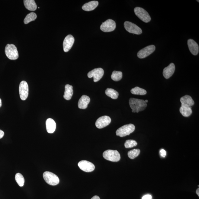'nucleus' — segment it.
Segmentation results:
<instances>
[{"label":"nucleus","mask_w":199,"mask_h":199,"mask_svg":"<svg viewBox=\"0 0 199 199\" xmlns=\"http://www.w3.org/2000/svg\"><path fill=\"white\" fill-rule=\"evenodd\" d=\"M5 53L7 57L10 59L16 60L19 58V53L16 47L13 44L6 45Z\"/></svg>","instance_id":"2"},{"label":"nucleus","mask_w":199,"mask_h":199,"mask_svg":"<svg viewBox=\"0 0 199 199\" xmlns=\"http://www.w3.org/2000/svg\"><path fill=\"white\" fill-rule=\"evenodd\" d=\"M116 28V23L111 19L107 20L100 26V29L104 32H110L113 31Z\"/></svg>","instance_id":"9"},{"label":"nucleus","mask_w":199,"mask_h":199,"mask_svg":"<svg viewBox=\"0 0 199 199\" xmlns=\"http://www.w3.org/2000/svg\"><path fill=\"white\" fill-rule=\"evenodd\" d=\"M129 104L133 113H138L143 111L147 107V104L145 100L133 98H130Z\"/></svg>","instance_id":"1"},{"label":"nucleus","mask_w":199,"mask_h":199,"mask_svg":"<svg viewBox=\"0 0 199 199\" xmlns=\"http://www.w3.org/2000/svg\"><path fill=\"white\" fill-rule=\"evenodd\" d=\"M19 92L20 98L21 100H26L28 95V86L26 82L22 81L20 83Z\"/></svg>","instance_id":"11"},{"label":"nucleus","mask_w":199,"mask_h":199,"mask_svg":"<svg viewBox=\"0 0 199 199\" xmlns=\"http://www.w3.org/2000/svg\"><path fill=\"white\" fill-rule=\"evenodd\" d=\"M135 15L141 21L145 23H148L151 21V18L147 11L143 8H135L134 9Z\"/></svg>","instance_id":"6"},{"label":"nucleus","mask_w":199,"mask_h":199,"mask_svg":"<svg viewBox=\"0 0 199 199\" xmlns=\"http://www.w3.org/2000/svg\"><path fill=\"white\" fill-rule=\"evenodd\" d=\"M106 94L113 99H116L118 98L119 93L117 91L113 88H108L105 91Z\"/></svg>","instance_id":"23"},{"label":"nucleus","mask_w":199,"mask_h":199,"mask_svg":"<svg viewBox=\"0 0 199 199\" xmlns=\"http://www.w3.org/2000/svg\"><path fill=\"white\" fill-rule=\"evenodd\" d=\"M79 167L82 171L86 172H90L94 171L95 169V166L91 162L87 160H82L79 162Z\"/></svg>","instance_id":"12"},{"label":"nucleus","mask_w":199,"mask_h":199,"mask_svg":"<svg viewBox=\"0 0 199 199\" xmlns=\"http://www.w3.org/2000/svg\"><path fill=\"white\" fill-rule=\"evenodd\" d=\"M131 92L133 94L139 95H146L147 93L146 90L143 88L138 87H136L132 88Z\"/></svg>","instance_id":"25"},{"label":"nucleus","mask_w":199,"mask_h":199,"mask_svg":"<svg viewBox=\"0 0 199 199\" xmlns=\"http://www.w3.org/2000/svg\"><path fill=\"white\" fill-rule=\"evenodd\" d=\"M16 181L20 187H23L24 185L25 180L23 175L20 173L16 174L15 175Z\"/></svg>","instance_id":"28"},{"label":"nucleus","mask_w":199,"mask_h":199,"mask_svg":"<svg viewBox=\"0 0 199 199\" xmlns=\"http://www.w3.org/2000/svg\"><path fill=\"white\" fill-rule=\"evenodd\" d=\"M187 44L190 52L194 56H197L199 53V46L197 43L193 39H189Z\"/></svg>","instance_id":"15"},{"label":"nucleus","mask_w":199,"mask_h":199,"mask_svg":"<svg viewBox=\"0 0 199 199\" xmlns=\"http://www.w3.org/2000/svg\"><path fill=\"white\" fill-rule=\"evenodd\" d=\"M91 199H100V197L97 195L94 196Z\"/></svg>","instance_id":"34"},{"label":"nucleus","mask_w":199,"mask_h":199,"mask_svg":"<svg viewBox=\"0 0 199 199\" xmlns=\"http://www.w3.org/2000/svg\"><path fill=\"white\" fill-rule=\"evenodd\" d=\"M135 130V126L133 124L125 125L118 129L116 132L117 136L123 137L133 133Z\"/></svg>","instance_id":"4"},{"label":"nucleus","mask_w":199,"mask_h":199,"mask_svg":"<svg viewBox=\"0 0 199 199\" xmlns=\"http://www.w3.org/2000/svg\"><path fill=\"white\" fill-rule=\"evenodd\" d=\"M180 113L183 116L188 117L192 113L191 107H185L181 106L180 108Z\"/></svg>","instance_id":"24"},{"label":"nucleus","mask_w":199,"mask_h":199,"mask_svg":"<svg viewBox=\"0 0 199 199\" xmlns=\"http://www.w3.org/2000/svg\"><path fill=\"white\" fill-rule=\"evenodd\" d=\"M2 105V100L1 98H0V108H1Z\"/></svg>","instance_id":"36"},{"label":"nucleus","mask_w":199,"mask_h":199,"mask_svg":"<svg viewBox=\"0 0 199 199\" xmlns=\"http://www.w3.org/2000/svg\"><path fill=\"white\" fill-rule=\"evenodd\" d=\"M24 5L27 9L30 11H35L37 8V6L34 0H24Z\"/></svg>","instance_id":"22"},{"label":"nucleus","mask_w":199,"mask_h":199,"mask_svg":"<svg viewBox=\"0 0 199 199\" xmlns=\"http://www.w3.org/2000/svg\"><path fill=\"white\" fill-rule=\"evenodd\" d=\"M103 156L106 160L113 162H118L121 159L120 153L116 150H106L104 152Z\"/></svg>","instance_id":"3"},{"label":"nucleus","mask_w":199,"mask_h":199,"mask_svg":"<svg viewBox=\"0 0 199 199\" xmlns=\"http://www.w3.org/2000/svg\"><path fill=\"white\" fill-rule=\"evenodd\" d=\"M145 102L146 103H148V100H145Z\"/></svg>","instance_id":"37"},{"label":"nucleus","mask_w":199,"mask_h":199,"mask_svg":"<svg viewBox=\"0 0 199 199\" xmlns=\"http://www.w3.org/2000/svg\"><path fill=\"white\" fill-rule=\"evenodd\" d=\"M175 70V66L173 63H170L168 66L164 68L163 71L164 77L166 79L169 78L173 75Z\"/></svg>","instance_id":"16"},{"label":"nucleus","mask_w":199,"mask_h":199,"mask_svg":"<svg viewBox=\"0 0 199 199\" xmlns=\"http://www.w3.org/2000/svg\"><path fill=\"white\" fill-rule=\"evenodd\" d=\"M124 26L127 31L132 34L140 35L143 33L141 28L136 25L130 21H125L124 23Z\"/></svg>","instance_id":"7"},{"label":"nucleus","mask_w":199,"mask_h":199,"mask_svg":"<svg viewBox=\"0 0 199 199\" xmlns=\"http://www.w3.org/2000/svg\"><path fill=\"white\" fill-rule=\"evenodd\" d=\"M90 102V98L86 95H83L79 100L78 103V108L80 109H86Z\"/></svg>","instance_id":"18"},{"label":"nucleus","mask_w":199,"mask_h":199,"mask_svg":"<svg viewBox=\"0 0 199 199\" xmlns=\"http://www.w3.org/2000/svg\"><path fill=\"white\" fill-rule=\"evenodd\" d=\"M75 41L74 38L71 35H68L63 42V49L65 52H68L71 50Z\"/></svg>","instance_id":"14"},{"label":"nucleus","mask_w":199,"mask_h":199,"mask_svg":"<svg viewBox=\"0 0 199 199\" xmlns=\"http://www.w3.org/2000/svg\"><path fill=\"white\" fill-rule=\"evenodd\" d=\"M4 135V133L2 130H0V139L2 138Z\"/></svg>","instance_id":"33"},{"label":"nucleus","mask_w":199,"mask_h":199,"mask_svg":"<svg viewBox=\"0 0 199 199\" xmlns=\"http://www.w3.org/2000/svg\"><path fill=\"white\" fill-rule=\"evenodd\" d=\"M46 125L47 131L48 133H53L56 131V124L53 119H48L46 122Z\"/></svg>","instance_id":"19"},{"label":"nucleus","mask_w":199,"mask_h":199,"mask_svg":"<svg viewBox=\"0 0 199 199\" xmlns=\"http://www.w3.org/2000/svg\"><path fill=\"white\" fill-rule=\"evenodd\" d=\"M152 197L151 195L147 194L144 195L142 199H152Z\"/></svg>","instance_id":"32"},{"label":"nucleus","mask_w":199,"mask_h":199,"mask_svg":"<svg viewBox=\"0 0 199 199\" xmlns=\"http://www.w3.org/2000/svg\"><path fill=\"white\" fill-rule=\"evenodd\" d=\"M180 101L181 103V106L185 107H191L194 104V101L191 97L189 95L182 97L180 98Z\"/></svg>","instance_id":"17"},{"label":"nucleus","mask_w":199,"mask_h":199,"mask_svg":"<svg viewBox=\"0 0 199 199\" xmlns=\"http://www.w3.org/2000/svg\"><path fill=\"white\" fill-rule=\"evenodd\" d=\"M137 145V142L135 140H127L124 144V146L127 148H133V147L136 146Z\"/></svg>","instance_id":"30"},{"label":"nucleus","mask_w":199,"mask_h":199,"mask_svg":"<svg viewBox=\"0 0 199 199\" xmlns=\"http://www.w3.org/2000/svg\"><path fill=\"white\" fill-rule=\"evenodd\" d=\"M155 46L154 45H150L140 50L137 53V56L140 59H143L149 56L155 51Z\"/></svg>","instance_id":"10"},{"label":"nucleus","mask_w":199,"mask_h":199,"mask_svg":"<svg viewBox=\"0 0 199 199\" xmlns=\"http://www.w3.org/2000/svg\"><path fill=\"white\" fill-rule=\"evenodd\" d=\"M160 154L162 157L165 158L166 156V151L163 149H161L160 151Z\"/></svg>","instance_id":"31"},{"label":"nucleus","mask_w":199,"mask_h":199,"mask_svg":"<svg viewBox=\"0 0 199 199\" xmlns=\"http://www.w3.org/2000/svg\"><path fill=\"white\" fill-rule=\"evenodd\" d=\"M37 17V16L36 13L33 12L30 13L27 15L24 19V24H27L31 22V21H35Z\"/></svg>","instance_id":"26"},{"label":"nucleus","mask_w":199,"mask_h":199,"mask_svg":"<svg viewBox=\"0 0 199 199\" xmlns=\"http://www.w3.org/2000/svg\"><path fill=\"white\" fill-rule=\"evenodd\" d=\"M123 77V73L121 72L114 71L111 75L112 79L115 81H118L121 79Z\"/></svg>","instance_id":"27"},{"label":"nucleus","mask_w":199,"mask_h":199,"mask_svg":"<svg viewBox=\"0 0 199 199\" xmlns=\"http://www.w3.org/2000/svg\"><path fill=\"white\" fill-rule=\"evenodd\" d=\"M140 153L139 149H134L130 150L128 153L129 158L131 159H134L138 156Z\"/></svg>","instance_id":"29"},{"label":"nucleus","mask_w":199,"mask_h":199,"mask_svg":"<svg viewBox=\"0 0 199 199\" xmlns=\"http://www.w3.org/2000/svg\"><path fill=\"white\" fill-rule=\"evenodd\" d=\"M111 119L108 116H103L98 118L96 122V126L99 129L105 127L111 123Z\"/></svg>","instance_id":"13"},{"label":"nucleus","mask_w":199,"mask_h":199,"mask_svg":"<svg viewBox=\"0 0 199 199\" xmlns=\"http://www.w3.org/2000/svg\"><path fill=\"white\" fill-rule=\"evenodd\" d=\"M43 178L46 183L51 185H56L59 183L58 177L55 174L50 172H45L43 173Z\"/></svg>","instance_id":"5"},{"label":"nucleus","mask_w":199,"mask_h":199,"mask_svg":"<svg viewBox=\"0 0 199 199\" xmlns=\"http://www.w3.org/2000/svg\"><path fill=\"white\" fill-rule=\"evenodd\" d=\"M196 193L197 194V195H198V196H199V188H198L197 189L196 191Z\"/></svg>","instance_id":"35"},{"label":"nucleus","mask_w":199,"mask_h":199,"mask_svg":"<svg viewBox=\"0 0 199 199\" xmlns=\"http://www.w3.org/2000/svg\"><path fill=\"white\" fill-rule=\"evenodd\" d=\"M73 86L69 85H66L65 86V91L63 98L66 100H71L73 96Z\"/></svg>","instance_id":"21"},{"label":"nucleus","mask_w":199,"mask_h":199,"mask_svg":"<svg viewBox=\"0 0 199 199\" xmlns=\"http://www.w3.org/2000/svg\"><path fill=\"white\" fill-rule=\"evenodd\" d=\"M98 5V2L97 1H92L89 2L85 3L82 6V8L85 11H93L97 8Z\"/></svg>","instance_id":"20"},{"label":"nucleus","mask_w":199,"mask_h":199,"mask_svg":"<svg viewBox=\"0 0 199 199\" xmlns=\"http://www.w3.org/2000/svg\"><path fill=\"white\" fill-rule=\"evenodd\" d=\"M104 73V71L102 68H96L89 72L88 73V76L90 78L93 77L94 82H96L103 77Z\"/></svg>","instance_id":"8"}]
</instances>
